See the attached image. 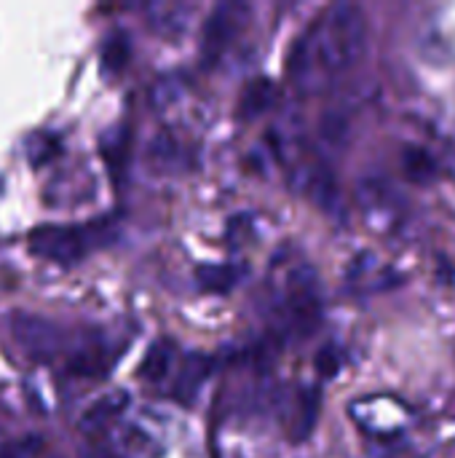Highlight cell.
<instances>
[{"label":"cell","mask_w":455,"mask_h":458,"mask_svg":"<svg viewBox=\"0 0 455 458\" xmlns=\"http://www.w3.org/2000/svg\"><path fill=\"white\" fill-rule=\"evenodd\" d=\"M341 368H343V357L338 354L335 346H324V349L316 354V370H319V376L333 378V376H338Z\"/></svg>","instance_id":"19"},{"label":"cell","mask_w":455,"mask_h":458,"mask_svg":"<svg viewBox=\"0 0 455 458\" xmlns=\"http://www.w3.org/2000/svg\"><path fill=\"white\" fill-rule=\"evenodd\" d=\"M241 268L239 266H231V263H220V266H201L196 271V279L198 284L206 290V293H228L239 279H241Z\"/></svg>","instance_id":"13"},{"label":"cell","mask_w":455,"mask_h":458,"mask_svg":"<svg viewBox=\"0 0 455 458\" xmlns=\"http://www.w3.org/2000/svg\"><path fill=\"white\" fill-rule=\"evenodd\" d=\"M11 335L16 346L32 360H54L64 344L62 330L51 319L27 311H16L11 317Z\"/></svg>","instance_id":"4"},{"label":"cell","mask_w":455,"mask_h":458,"mask_svg":"<svg viewBox=\"0 0 455 458\" xmlns=\"http://www.w3.org/2000/svg\"><path fill=\"white\" fill-rule=\"evenodd\" d=\"M177 346L172 341H156L139 368V376L150 384H161L164 378H169L177 370Z\"/></svg>","instance_id":"10"},{"label":"cell","mask_w":455,"mask_h":458,"mask_svg":"<svg viewBox=\"0 0 455 458\" xmlns=\"http://www.w3.org/2000/svg\"><path fill=\"white\" fill-rule=\"evenodd\" d=\"M279 99V89L274 81L268 78H252L244 89H241V97H239V105H236V115L241 121H255L260 118L263 113H268Z\"/></svg>","instance_id":"7"},{"label":"cell","mask_w":455,"mask_h":458,"mask_svg":"<svg viewBox=\"0 0 455 458\" xmlns=\"http://www.w3.org/2000/svg\"><path fill=\"white\" fill-rule=\"evenodd\" d=\"M185 5H153L150 8V27H156L158 32H180L185 27Z\"/></svg>","instance_id":"16"},{"label":"cell","mask_w":455,"mask_h":458,"mask_svg":"<svg viewBox=\"0 0 455 458\" xmlns=\"http://www.w3.org/2000/svg\"><path fill=\"white\" fill-rule=\"evenodd\" d=\"M29 247L56 263H75L88 247V236L72 225H40L29 236Z\"/></svg>","instance_id":"5"},{"label":"cell","mask_w":455,"mask_h":458,"mask_svg":"<svg viewBox=\"0 0 455 458\" xmlns=\"http://www.w3.org/2000/svg\"><path fill=\"white\" fill-rule=\"evenodd\" d=\"M319 419V392L316 389H300L287 400L284 408V424L292 440H306Z\"/></svg>","instance_id":"6"},{"label":"cell","mask_w":455,"mask_h":458,"mask_svg":"<svg viewBox=\"0 0 455 458\" xmlns=\"http://www.w3.org/2000/svg\"><path fill=\"white\" fill-rule=\"evenodd\" d=\"M180 142L169 131L156 134L147 145V161L156 169H174L180 164Z\"/></svg>","instance_id":"14"},{"label":"cell","mask_w":455,"mask_h":458,"mask_svg":"<svg viewBox=\"0 0 455 458\" xmlns=\"http://www.w3.org/2000/svg\"><path fill=\"white\" fill-rule=\"evenodd\" d=\"M206 376H209V360H206V357H201V354L185 357V360L177 365V373H174V397H177L180 403L190 405V403L198 397V392H201Z\"/></svg>","instance_id":"8"},{"label":"cell","mask_w":455,"mask_h":458,"mask_svg":"<svg viewBox=\"0 0 455 458\" xmlns=\"http://www.w3.org/2000/svg\"><path fill=\"white\" fill-rule=\"evenodd\" d=\"M129 54H131V46H129L126 32L115 30V32H110L105 38V43H102V64H105V70H110V72L123 70L126 62H129Z\"/></svg>","instance_id":"15"},{"label":"cell","mask_w":455,"mask_h":458,"mask_svg":"<svg viewBox=\"0 0 455 458\" xmlns=\"http://www.w3.org/2000/svg\"><path fill=\"white\" fill-rule=\"evenodd\" d=\"M400 166H402V174L416 182V185H429L437 180V161L434 156L426 150V148H418V145H408L400 156Z\"/></svg>","instance_id":"11"},{"label":"cell","mask_w":455,"mask_h":458,"mask_svg":"<svg viewBox=\"0 0 455 458\" xmlns=\"http://www.w3.org/2000/svg\"><path fill=\"white\" fill-rule=\"evenodd\" d=\"M279 319L282 330L292 338H306L316 330L322 319V293L311 268L298 266L284 276V287L279 293Z\"/></svg>","instance_id":"2"},{"label":"cell","mask_w":455,"mask_h":458,"mask_svg":"<svg viewBox=\"0 0 455 458\" xmlns=\"http://www.w3.org/2000/svg\"><path fill=\"white\" fill-rule=\"evenodd\" d=\"M129 405V394L126 392H107L99 400H94L86 413L80 416V429L83 432H99L105 429L113 419H118L123 413V408Z\"/></svg>","instance_id":"9"},{"label":"cell","mask_w":455,"mask_h":458,"mask_svg":"<svg viewBox=\"0 0 455 458\" xmlns=\"http://www.w3.org/2000/svg\"><path fill=\"white\" fill-rule=\"evenodd\" d=\"M70 370L78 376H99L105 373V357L99 349H83L75 357H70Z\"/></svg>","instance_id":"18"},{"label":"cell","mask_w":455,"mask_h":458,"mask_svg":"<svg viewBox=\"0 0 455 458\" xmlns=\"http://www.w3.org/2000/svg\"><path fill=\"white\" fill-rule=\"evenodd\" d=\"M367 51V19L359 5L335 3L298 40L290 72L306 91L322 89L327 81L349 72Z\"/></svg>","instance_id":"1"},{"label":"cell","mask_w":455,"mask_h":458,"mask_svg":"<svg viewBox=\"0 0 455 458\" xmlns=\"http://www.w3.org/2000/svg\"><path fill=\"white\" fill-rule=\"evenodd\" d=\"M54 458H62V456H54Z\"/></svg>","instance_id":"20"},{"label":"cell","mask_w":455,"mask_h":458,"mask_svg":"<svg viewBox=\"0 0 455 458\" xmlns=\"http://www.w3.org/2000/svg\"><path fill=\"white\" fill-rule=\"evenodd\" d=\"M249 5L247 3H220L204 21L201 30V59L204 64H217L233 43L244 35L249 24Z\"/></svg>","instance_id":"3"},{"label":"cell","mask_w":455,"mask_h":458,"mask_svg":"<svg viewBox=\"0 0 455 458\" xmlns=\"http://www.w3.org/2000/svg\"><path fill=\"white\" fill-rule=\"evenodd\" d=\"M370 255H362L357 263H354V268H351V274H349V279H351V284H354V293H378V290H386L389 284H392V271L389 268H383V271H373V260H367Z\"/></svg>","instance_id":"12"},{"label":"cell","mask_w":455,"mask_h":458,"mask_svg":"<svg viewBox=\"0 0 455 458\" xmlns=\"http://www.w3.org/2000/svg\"><path fill=\"white\" fill-rule=\"evenodd\" d=\"M43 451V437L38 435H21L13 440H5L0 445V458H38Z\"/></svg>","instance_id":"17"}]
</instances>
